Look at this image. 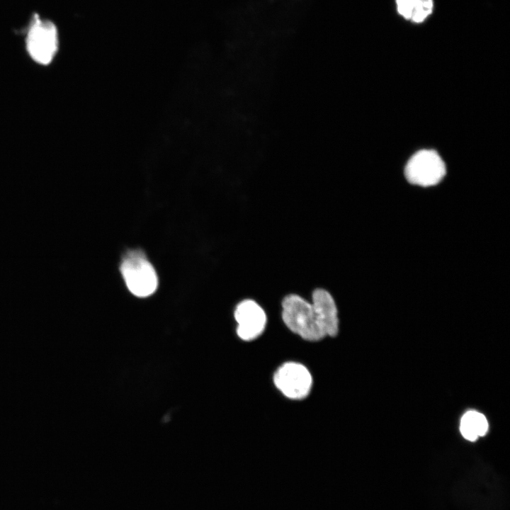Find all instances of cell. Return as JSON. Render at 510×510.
I'll return each instance as SVG.
<instances>
[{
	"label": "cell",
	"instance_id": "cell-1",
	"mask_svg": "<svg viewBox=\"0 0 510 510\" xmlns=\"http://www.w3.org/2000/svg\"><path fill=\"white\" fill-rule=\"evenodd\" d=\"M282 319L291 332L305 340L317 341L326 336L312 303L298 295H288L283 300Z\"/></svg>",
	"mask_w": 510,
	"mask_h": 510
},
{
	"label": "cell",
	"instance_id": "cell-2",
	"mask_svg": "<svg viewBox=\"0 0 510 510\" xmlns=\"http://www.w3.org/2000/svg\"><path fill=\"white\" fill-rule=\"evenodd\" d=\"M128 290L135 296L146 298L152 295L158 286L157 273L140 250L128 251L120 268Z\"/></svg>",
	"mask_w": 510,
	"mask_h": 510
},
{
	"label": "cell",
	"instance_id": "cell-3",
	"mask_svg": "<svg viewBox=\"0 0 510 510\" xmlns=\"http://www.w3.org/2000/svg\"><path fill=\"white\" fill-rule=\"evenodd\" d=\"M27 51L36 63L47 65L55 58L59 47L56 26L49 20L35 16L26 38Z\"/></svg>",
	"mask_w": 510,
	"mask_h": 510
},
{
	"label": "cell",
	"instance_id": "cell-4",
	"mask_svg": "<svg viewBox=\"0 0 510 510\" xmlns=\"http://www.w3.org/2000/svg\"><path fill=\"white\" fill-rule=\"evenodd\" d=\"M446 165L432 149H422L416 152L407 162L404 168L407 180L414 185L424 187L434 186L446 175Z\"/></svg>",
	"mask_w": 510,
	"mask_h": 510
},
{
	"label": "cell",
	"instance_id": "cell-5",
	"mask_svg": "<svg viewBox=\"0 0 510 510\" xmlns=\"http://www.w3.org/2000/svg\"><path fill=\"white\" fill-rule=\"evenodd\" d=\"M276 387L286 397L302 400L310 392L312 378L307 368L300 363L288 362L283 364L274 373Z\"/></svg>",
	"mask_w": 510,
	"mask_h": 510
},
{
	"label": "cell",
	"instance_id": "cell-6",
	"mask_svg": "<svg viewBox=\"0 0 510 510\" xmlns=\"http://www.w3.org/2000/svg\"><path fill=\"white\" fill-rule=\"evenodd\" d=\"M234 315L237 323V334L244 341L256 339L266 328V313L254 300L248 299L240 302L235 308Z\"/></svg>",
	"mask_w": 510,
	"mask_h": 510
},
{
	"label": "cell",
	"instance_id": "cell-7",
	"mask_svg": "<svg viewBox=\"0 0 510 510\" xmlns=\"http://www.w3.org/2000/svg\"><path fill=\"white\" fill-rule=\"evenodd\" d=\"M312 298V305L324 334L331 337L336 336L339 332V319L334 298L328 291L322 288L314 290Z\"/></svg>",
	"mask_w": 510,
	"mask_h": 510
},
{
	"label": "cell",
	"instance_id": "cell-8",
	"mask_svg": "<svg viewBox=\"0 0 510 510\" xmlns=\"http://www.w3.org/2000/svg\"><path fill=\"white\" fill-rule=\"evenodd\" d=\"M488 429L489 424L486 416L475 410L466 412L460 419V431L468 441L477 440L479 437L484 436Z\"/></svg>",
	"mask_w": 510,
	"mask_h": 510
},
{
	"label": "cell",
	"instance_id": "cell-9",
	"mask_svg": "<svg viewBox=\"0 0 510 510\" xmlns=\"http://www.w3.org/2000/svg\"><path fill=\"white\" fill-rule=\"evenodd\" d=\"M434 8L433 0H417L411 21L419 23L431 14Z\"/></svg>",
	"mask_w": 510,
	"mask_h": 510
},
{
	"label": "cell",
	"instance_id": "cell-10",
	"mask_svg": "<svg viewBox=\"0 0 510 510\" xmlns=\"http://www.w3.org/2000/svg\"><path fill=\"white\" fill-rule=\"evenodd\" d=\"M417 0H396L398 13L406 20H411Z\"/></svg>",
	"mask_w": 510,
	"mask_h": 510
}]
</instances>
